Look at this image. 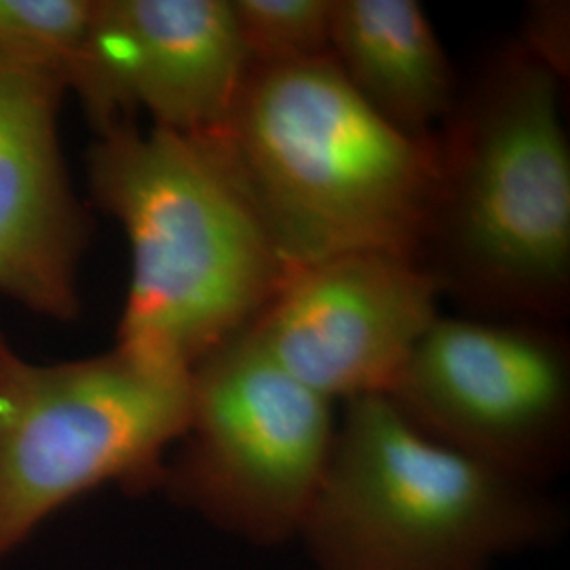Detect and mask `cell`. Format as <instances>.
Listing matches in <instances>:
<instances>
[{
	"mask_svg": "<svg viewBox=\"0 0 570 570\" xmlns=\"http://www.w3.org/2000/svg\"><path fill=\"white\" fill-rule=\"evenodd\" d=\"M87 174L129 239L117 346L142 362L190 374L247 330L292 268L218 134L121 122L98 134Z\"/></svg>",
	"mask_w": 570,
	"mask_h": 570,
	"instance_id": "6da1fadb",
	"label": "cell"
},
{
	"mask_svg": "<svg viewBox=\"0 0 570 570\" xmlns=\"http://www.w3.org/2000/svg\"><path fill=\"white\" fill-rule=\"evenodd\" d=\"M218 136L287 265L360 252L421 263L438 138L395 129L332 58L252 66Z\"/></svg>",
	"mask_w": 570,
	"mask_h": 570,
	"instance_id": "7a4b0ae2",
	"label": "cell"
},
{
	"mask_svg": "<svg viewBox=\"0 0 570 570\" xmlns=\"http://www.w3.org/2000/svg\"><path fill=\"white\" fill-rule=\"evenodd\" d=\"M438 138L440 184L421 265L475 305L560 315L570 289V148L560 77L518 45Z\"/></svg>",
	"mask_w": 570,
	"mask_h": 570,
	"instance_id": "3957f363",
	"label": "cell"
},
{
	"mask_svg": "<svg viewBox=\"0 0 570 570\" xmlns=\"http://www.w3.org/2000/svg\"><path fill=\"white\" fill-rule=\"evenodd\" d=\"M537 487L433 440L385 395L345 402L298 537L315 570H492L560 534Z\"/></svg>",
	"mask_w": 570,
	"mask_h": 570,
	"instance_id": "277c9868",
	"label": "cell"
},
{
	"mask_svg": "<svg viewBox=\"0 0 570 570\" xmlns=\"http://www.w3.org/2000/svg\"><path fill=\"white\" fill-rule=\"evenodd\" d=\"M190 374L119 346L32 364L0 334V560L104 484L159 489L188 421Z\"/></svg>",
	"mask_w": 570,
	"mask_h": 570,
	"instance_id": "5b68a950",
	"label": "cell"
},
{
	"mask_svg": "<svg viewBox=\"0 0 570 570\" xmlns=\"http://www.w3.org/2000/svg\"><path fill=\"white\" fill-rule=\"evenodd\" d=\"M334 404L244 332L190 370V406L159 489L254 548L298 541L326 475Z\"/></svg>",
	"mask_w": 570,
	"mask_h": 570,
	"instance_id": "8992f818",
	"label": "cell"
},
{
	"mask_svg": "<svg viewBox=\"0 0 570 570\" xmlns=\"http://www.w3.org/2000/svg\"><path fill=\"white\" fill-rule=\"evenodd\" d=\"M385 397L433 440L530 487L562 465L570 360L546 330L440 315Z\"/></svg>",
	"mask_w": 570,
	"mask_h": 570,
	"instance_id": "52a82bcc",
	"label": "cell"
},
{
	"mask_svg": "<svg viewBox=\"0 0 570 570\" xmlns=\"http://www.w3.org/2000/svg\"><path fill=\"white\" fill-rule=\"evenodd\" d=\"M442 289L419 261L383 252L292 266L245 336L327 402L387 395L440 317Z\"/></svg>",
	"mask_w": 570,
	"mask_h": 570,
	"instance_id": "ba28073f",
	"label": "cell"
},
{
	"mask_svg": "<svg viewBox=\"0 0 570 570\" xmlns=\"http://www.w3.org/2000/svg\"><path fill=\"white\" fill-rule=\"evenodd\" d=\"M249 72L230 0H96L72 91L98 134L134 112L153 127L223 131Z\"/></svg>",
	"mask_w": 570,
	"mask_h": 570,
	"instance_id": "9c48e42d",
	"label": "cell"
},
{
	"mask_svg": "<svg viewBox=\"0 0 570 570\" xmlns=\"http://www.w3.org/2000/svg\"><path fill=\"white\" fill-rule=\"evenodd\" d=\"M63 91L51 72L0 61V292L68 322L79 315L89 218L61 159Z\"/></svg>",
	"mask_w": 570,
	"mask_h": 570,
	"instance_id": "30bf717a",
	"label": "cell"
},
{
	"mask_svg": "<svg viewBox=\"0 0 570 570\" xmlns=\"http://www.w3.org/2000/svg\"><path fill=\"white\" fill-rule=\"evenodd\" d=\"M332 60L374 112L414 140L433 142L459 104L449 56L414 0H334Z\"/></svg>",
	"mask_w": 570,
	"mask_h": 570,
	"instance_id": "8fae6325",
	"label": "cell"
},
{
	"mask_svg": "<svg viewBox=\"0 0 570 570\" xmlns=\"http://www.w3.org/2000/svg\"><path fill=\"white\" fill-rule=\"evenodd\" d=\"M94 11L96 0H0V61L51 72L72 89Z\"/></svg>",
	"mask_w": 570,
	"mask_h": 570,
	"instance_id": "7c38bea8",
	"label": "cell"
},
{
	"mask_svg": "<svg viewBox=\"0 0 570 570\" xmlns=\"http://www.w3.org/2000/svg\"><path fill=\"white\" fill-rule=\"evenodd\" d=\"M252 66L332 58L334 0H230Z\"/></svg>",
	"mask_w": 570,
	"mask_h": 570,
	"instance_id": "4fadbf2b",
	"label": "cell"
},
{
	"mask_svg": "<svg viewBox=\"0 0 570 570\" xmlns=\"http://www.w3.org/2000/svg\"><path fill=\"white\" fill-rule=\"evenodd\" d=\"M527 30L529 35L522 45L562 79L569 72V4H534Z\"/></svg>",
	"mask_w": 570,
	"mask_h": 570,
	"instance_id": "5bb4252c",
	"label": "cell"
}]
</instances>
